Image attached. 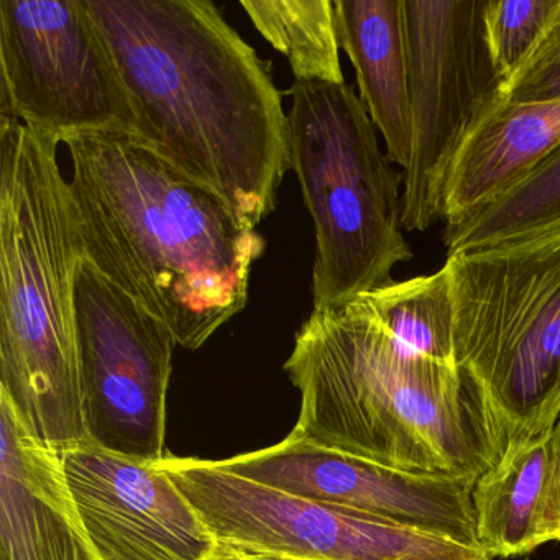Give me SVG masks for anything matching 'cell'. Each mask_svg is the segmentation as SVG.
Wrapping results in <instances>:
<instances>
[{"mask_svg":"<svg viewBox=\"0 0 560 560\" xmlns=\"http://www.w3.org/2000/svg\"><path fill=\"white\" fill-rule=\"evenodd\" d=\"M0 560H100L71 500L60 454L0 398Z\"/></svg>","mask_w":560,"mask_h":560,"instance_id":"obj_13","label":"cell"},{"mask_svg":"<svg viewBox=\"0 0 560 560\" xmlns=\"http://www.w3.org/2000/svg\"><path fill=\"white\" fill-rule=\"evenodd\" d=\"M218 542L298 560H493L478 547L248 480L219 460L156 462Z\"/></svg>","mask_w":560,"mask_h":560,"instance_id":"obj_8","label":"cell"},{"mask_svg":"<svg viewBox=\"0 0 560 560\" xmlns=\"http://www.w3.org/2000/svg\"><path fill=\"white\" fill-rule=\"evenodd\" d=\"M241 8L296 81L346 83L334 0H242Z\"/></svg>","mask_w":560,"mask_h":560,"instance_id":"obj_17","label":"cell"},{"mask_svg":"<svg viewBox=\"0 0 560 560\" xmlns=\"http://www.w3.org/2000/svg\"><path fill=\"white\" fill-rule=\"evenodd\" d=\"M405 349L439 362L454 360V294L448 268L357 298Z\"/></svg>","mask_w":560,"mask_h":560,"instance_id":"obj_18","label":"cell"},{"mask_svg":"<svg viewBox=\"0 0 560 560\" xmlns=\"http://www.w3.org/2000/svg\"><path fill=\"white\" fill-rule=\"evenodd\" d=\"M488 0H402L411 159L402 172V229L442 221L445 176L468 133L503 100L488 44Z\"/></svg>","mask_w":560,"mask_h":560,"instance_id":"obj_7","label":"cell"},{"mask_svg":"<svg viewBox=\"0 0 560 560\" xmlns=\"http://www.w3.org/2000/svg\"><path fill=\"white\" fill-rule=\"evenodd\" d=\"M340 48L355 70L359 97L393 165L411 159L408 54L402 0H334Z\"/></svg>","mask_w":560,"mask_h":560,"instance_id":"obj_15","label":"cell"},{"mask_svg":"<svg viewBox=\"0 0 560 560\" xmlns=\"http://www.w3.org/2000/svg\"><path fill=\"white\" fill-rule=\"evenodd\" d=\"M78 360L88 439L145 464L165 458L172 330L86 257L74 277Z\"/></svg>","mask_w":560,"mask_h":560,"instance_id":"obj_10","label":"cell"},{"mask_svg":"<svg viewBox=\"0 0 560 560\" xmlns=\"http://www.w3.org/2000/svg\"><path fill=\"white\" fill-rule=\"evenodd\" d=\"M202 560H298L291 557L275 556V553L257 552V550L244 549V547L231 546V544L218 542L209 556Z\"/></svg>","mask_w":560,"mask_h":560,"instance_id":"obj_23","label":"cell"},{"mask_svg":"<svg viewBox=\"0 0 560 560\" xmlns=\"http://www.w3.org/2000/svg\"><path fill=\"white\" fill-rule=\"evenodd\" d=\"M283 369L301 396L294 429L324 447L474 480L504 454L474 380L399 346L360 300L313 311Z\"/></svg>","mask_w":560,"mask_h":560,"instance_id":"obj_3","label":"cell"},{"mask_svg":"<svg viewBox=\"0 0 560 560\" xmlns=\"http://www.w3.org/2000/svg\"><path fill=\"white\" fill-rule=\"evenodd\" d=\"M219 462L232 474L284 493L478 547L471 500L477 483L474 478L408 474L383 467L324 447L296 429L280 444Z\"/></svg>","mask_w":560,"mask_h":560,"instance_id":"obj_11","label":"cell"},{"mask_svg":"<svg viewBox=\"0 0 560 560\" xmlns=\"http://www.w3.org/2000/svg\"><path fill=\"white\" fill-rule=\"evenodd\" d=\"M290 93L291 170L316 234L313 311L340 310L412 258L402 175L352 86L294 81Z\"/></svg>","mask_w":560,"mask_h":560,"instance_id":"obj_5","label":"cell"},{"mask_svg":"<svg viewBox=\"0 0 560 560\" xmlns=\"http://www.w3.org/2000/svg\"><path fill=\"white\" fill-rule=\"evenodd\" d=\"M78 516L100 560H202L212 536L156 464L78 442L60 452Z\"/></svg>","mask_w":560,"mask_h":560,"instance_id":"obj_12","label":"cell"},{"mask_svg":"<svg viewBox=\"0 0 560 560\" xmlns=\"http://www.w3.org/2000/svg\"><path fill=\"white\" fill-rule=\"evenodd\" d=\"M136 114L133 136L257 229L291 168L270 61L208 0H84Z\"/></svg>","mask_w":560,"mask_h":560,"instance_id":"obj_1","label":"cell"},{"mask_svg":"<svg viewBox=\"0 0 560 560\" xmlns=\"http://www.w3.org/2000/svg\"><path fill=\"white\" fill-rule=\"evenodd\" d=\"M83 254L198 350L245 310L267 241L132 133L65 142Z\"/></svg>","mask_w":560,"mask_h":560,"instance_id":"obj_2","label":"cell"},{"mask_svg":"<svg viewBox=\"0 0 560 560\" xmlns=\"http://www.w3.org/2000/svg\"><path fill=\"white\" fill-rule=\"evenodd\" d=\"M540 546L549 540L560 542V416L550 431L549 470L537 520Z\"/></svg>","mask_w":560,"mask_h":560,"instance_id":"obj_22","label":"cell"},{"mask_svg":"<svg viewBox=\"0 0 560 560\" xmlns=\"http://www.w3.org/2000/svg\"><path fill=\"white\" fill-rule=\"evenodd\" d=\"M560 100V11L523 70L504 88L503 101L513 104Z\"/></svg>","mask_w":560,"mask_h":560,"instance_id":"obj_21","label":"cell"},{"mask_svg":"<svg viewBox=\"0 0 560 560\" xmlns=\"http://www.w3.org/2000/svg\"><path fill=\"white\" fill-rule=\"evenodd\" d=\"M550 431L511 445L475 483L478 547L490 557L523 556L540 546V503L549 470Z\"/></svg>","mask_w":560,"mask_h":560,"instance_id":"obj_16","label":"cell"},{"mask_svg":"<svg viewBox=\"0 0 560 560\" xmlns=\"http://www.w3.org/2000/svg\"><path fill=\"white\" fill-rule=\"evenodd\" d=\"M0 117L60 143L133 136L129 93L84 0H0Z\"/></svg>","mask_w":560,"mask_h":560,"instance_id":"obj_9","label":"cell"},{"mask_svg":"<svg viewBox=\"0 0 560 560\" xmlns=\"http://www.w3.org/2000/svg\"><path fill=\"white\" fill-rule=\"evenodd\" d=\"M560 145V100H501L468 133L442 188V221L454 224L497 201Z\"/></svg>","mask_w":560,"mask_h":560,"instance_id":"obj_14","label":"cell"},{"mask_svg":"<svg viewBox=\"0 0 560 560\" xmlns=\"http://www.w3.org/2000/svg\"><path fill=\"white\" fill-rule=\"evenodd\" d=\"M454 360L483 396L504 451L560 416V225L448 255Z\"/></svg>","mask_w":560,"mask_h":560,"instance_id":"obj_6","label":"cell"},{"mask_svg":"<svg viewBox=\"0 0 560 560\" xmlns=\"http://www.w3.org/2000/svg\"><path fill=\"white\" fill-rule=\"evenodd\" d=\"M58 145L0 117V398L60 454L88 432L74 316L84 254Z\"/></svg>","mask_w":560,"mask_h":560,"instance_id":"obj_4","label":"cell"},{"mask_svg":"<svg viewBox=\"0 0 560 560\" xmlns=\"http://www.w3.org/2000/svg\"><path fill=\"white\" fill-rule=\"evenodd\" d=\"M559 11L560 0H488V44L504 88L530 60Z\"/></svg>","mask_w":560,"mask_h":560,"instance_id":"obj_20","label":"cell"},{"mask_svg":"<svg viewBox=\"0 0 560 560\" xmlns=\"http://www.w3.org/2000/svg\"><path fill=\"white\" fill-rule=\"evenodd\" d=\"M552 225H560V145L506 195L462 221L445 224L444 245L448 257Z\"/></svg>","mask_w":560,"mask_h":560,"instance_id":"obj_19","label":"cell"}]
</instances>
